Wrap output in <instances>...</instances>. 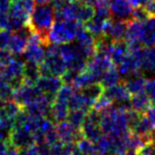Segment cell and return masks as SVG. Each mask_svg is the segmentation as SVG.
Returning a JSON list of instances; mask_svg holds the SVG:
<instances>
[{
    "mask_svg": "<svg viewBox=\"0 0 155 155\" xmlns=\"http://www.w3.org/2000/svg\"><path fill=\"white\" fill-rule=\"evenodd\" d=\"M55 21L54 9L51 1L47 3H36L30 14L27 26L33 34L40 37L45 47H48L50 43V32Z\"/></svg>",
    "mask_w": 155,
    "mask_h": 155,
    "instance_id": "6da1fadb",
    "label": "cell"
},
{
    "mask_svg": "<svg viewBox=\"0 0 155 155\" xmlns=\"http://www.w3.org/2000/svg\"><path fill=\"white\" fill-rule=\"evenodd\" d=\"M81 24L69 19H55L50 32V43L54 45L72 43L82 28Z\"/></svg>",
    "mask_w": 155,
    "mask_h": 155,
    "instance_id": "7a4b0ae2",
    "label": "cell"
},
{
    "mask_svg": "<svg viewBox=\"0 0 155 155\" xmlns=\"http://www.w3.org/2000/svg\"><path fill=\"white\" fill-rule=\"evenodd\" d=\"M41 75H54L62 76L67 69L66 63L59 54L58 45L51 44L48 47L44 61L39 64Z\"/></svg>",
    "mask_w": 155,
    "mask_h": 155,
    "instance_id": "3957f363",
    "label": "cell"
},
{
    "mask_svg": "<svg viewBox=\"0 0 155 155\" xmlns=\"http://www.w3.org/2000/svg\"><path fill=\"white\" fill-rule=\"evenodd\" d=\"M25 61L23 59L13 58L8 64L0 68V71L9 81L13 89L17 88L23 83V72H24Z\"/></svg>",
    "mask_w": 155,
    "mask_h": 155,
    "instance_id": "277c9868",
    "label": "cell"
},
{
    "mask_svg": "<svg viewBox=\"0 0 155 155\" xmlns=\"http://www.w3.org/2000/svg\"><path fill=\"white\" fill-rule=\"evenodd\" d=\"M45 46L41 43L40 37L37 34H31L28 38V43L23 52L27 61L41 64L44 61L46 56V51L44 50Z\"/></svg>",
    "mask_w": 155,
    "mask_h": 155,
    "instance_id": "5b68a950",
    "label": "cell"
},
{
    "mask_svg": "<svg viewBox=\"0 0 155 155\" xmlns=\"http://www.w3.org/2000/svg\"><path fill=\"white\" fill-rule=\"evenodd\" d=\"M41 90L38 88L37 85H26L22 83L20 86L14 89L13 98L18 105L28 106L40 99L43 96Z\"/></svg>",
    "mask_w": 155,
    "mask_h": 155,
    "instance_id": "8992f818",
    "label": "cell"
},
{
    "mask_svg": "<svg viewBox=\"0 0 155 155\" xmlns=\"http://www.w3.org/2000/svg\"><path fill=\"white\" fill-rule=\"evenodd\" d=\"M74 44L76 45L79 51L84 58L89 60L96 54V40L92 34H90L85 28H81L75 38Z\"/></svg>",
    "mask_w": 155,
    "mask_h": 155,
    "instance_id": "52a82bcc",
    "label": "cell"
},
{
    "mask_svg": "<svg viewBox=\"0 0 155 155\" xmlns=\"http://www.w3.org/2000/svg\"><path fill=\"white\" fill-rule=\"evenodd\" d=\"M127 21L128 20H122V19L117 18L113 19L112 17L106 19L104 34L112 41L124 40L127 28Z\"/></svg>",
    "mask_w": 155,
    "mask_h": 155,
    "instance_id": "ba28073f",
    "label": "cell"
},
{
    "mask_svg": "<svg viewBox=\"0 0 155 155\" xmlns=\"http://www.w3.org/2000/svg\"><path fill=\"white\" fill-rule=\"evenodd\" d=\"M34 6V0H11L9 13L27 25Z\"/></svg>",
    "mask_w": 155,
    "mask_h": 155,
    "instance_id": "9c48e42d",
    "label": "cell"
},
{
    "mask_svg": "<svg viewBox=\"0 0 155 155\" xmlns=\"http://www.w3.org/2000/svg\"><path fill=\"white\" fill-rule=\"evenodd\" d=\"M103 94L108 96L113 102H117L120 105H124L130 107V101L131 94L128 92L124 83H118L109 88H105Z\"/></svg>",
    "mask_w": 155,
    "mask_h": 155,
    "instance_id": "30bf717a",
    "label": "cell"
},
{
    "mask_svg": "<svg viewBox=\"0 0 155 155\" xmlns=\"http://www.w3.org/2000/svg\"><path fill=\"white\" fill-rule=\"evenodd\" d=\"M36 85L41 93L55 97L56 93L62 86V79L54 75H41Z\"/></svg>",
    "mask_w": 155,
    "mask_h": 155,
    "instance_id": "8fae6325",
    "label": "cell"
},
{
    "mask_svg": "<svg viewBox=\"0 0 155 155\" xmlns=\"http://www.w3.org/2000/svg\"><path fill=\"white\" fill-rule=\"evenodd\" d=\"M35 139L33 132L25 126L16 127V128L12 132V143L14 146L20 147V148H26L32 143Z\"/></svg>",
    "mask_w": 155,
    "mask_h": 155,
    "instance_id": "7c38bea8",
    "label": "cell"
},
{
    "mask_svg": "<svg viewBox=\"0 0 155 155\" xmlns=\"http://www.w3.org/2000/svg\"><path fill=\"white\" fill-rule=\"evenodd\" d=\"M111 15L117 19L130 20L131 19L132 5L128 0H110Z\"/></svg>",
    "mask_w": 155,
    "mask_h": 155,
    "instance_id": "4fadbf2b",
    "label": "cell"
},
{
    "mask_svg": "<svg viewBox=\"0 0 155 155\" xmlns=\"http://www.w3.org/2000/svg\"><path fill=\"white\" fill-rule=\"evenodd\" d=\"M128 52H130V48H128V45L127 44L126 41L124 40L113 41L109 55L110 58L112 59L113 63L116 66H118L127 58Z\"/></svg>",
    "mask_w": 155,
    "mask_h": 155,
    "instance_id": "5bb4252c",
    "label": "cell"
},
{
    "mask_svg": "<svg viewBox=\"0 0 155 155\" xmlns=\"http://www.w3.org/2000/svg\"><path fill=\"white\" fill-rule=\"evenodd\" d=\"M141 45L144 47L155 46V16H149L141 22Z\"/></svg>",
    "mask_w": 155,
    "mask_h": 155,
    "instance_id": "9a60e30c",
    "label": "cell"
},
{
    "mask_svg": "<svg viewBox=\"0 0 155 155\" xmlns=\"http://www.w3.org/2000/svg\"><path fill=\"white\" fill-rule=\"evenodd\" d=\"M56 132H58L59 138H61V140L66 143L75 142L76 140H79V138L81 137V132L78 130L76 127H74L70 123L60 122Z\"/></svg>",
    "mask_w": 155,
    "mask_h": 155,
    "instance_id": "2e32d148",
    "label": "cell"
},
{
    "mask_svg": "<svg viewBox=\"0 0 155 155\" xmlns=\"http://www.w3.org/2000/svg\"><path fill=\"white\" fill-rule=\"evenodd\" d=\"M140 67L141 72L155 73V48L153 47L141 48Z\"/></svg>",
    "mask_w": 155,
    "mask_h": 155,
    "instance_id": "e0dca14e",
    "label": "cell"
},
{
    "mask_svg": "<svg viewBox=\"0 0 155 155\" xmlns=\"http://www.w3.org/2000/svg\"><path fill=\"white\" fill-rule=\"evenodd\" d=\"M151 105H152V103H151L150 99L145 94L144 91L137 94H134L130 97V109L139 113V114H145L147 110L151 107Z\"/></svg>",
    "mask_w": 155,
    "mask_h": 155,
    "instance_id": "ac0fdd59",
    "label": "cell"
},
{
    "mask_svg": "<svg viewBox=\"0 0 155 155\" xmlns=\"http://www.w3.org/2000/svg\"><path fill=\"white\" fill-rule=\"evenodd\" d=\"M27 43L28 37H26L20 32H13L7 50H9L13 54H21L24 52Z\"/></svg>",
    "mask_w": 155,
    "mask_h": 155,
    "instance_id": "d6986e66",
    "label": "cell"
},
{
    "mask_svg": "<svg viewBox=\"0 0 155 155\" xmlns=\"http://www.w3.org/2000/svg\"><path fill=\"white\" fill-rule=\"evenodd\" d=\"M41 77L39 64L27 61L24 65L23 83L26 85H36L38 79Z\"/></svg>",
    "mask_w": 155,
    "mask_h": 155,
    "instance_id": "ffe728a7",
    "label": "cell"
},
{
    "mask_svg": "<svg viewBox=\"0 0 155 155\" xmlns=\"http://www.w3.org/2000/svg\"><path fill=\"white\" fill-rule=\"evenodd\" d=\"M146 81L147 79L144 76L138 74V75H134V76L128 77L127 79V81L124 82V85L127 86L128 92L131 95H134V94H137L144 91Z\"/></svg>",
    "mask_w": 155,
    "mask_h": 155,
    "instance_id": "44dd1931",
    "label": "cell"
},
{
    "mask_svg": "<svg viewBox=\"0 0 155 155\" xmlns=\"http://www.w3.org/2000/svg\"><path fill=\"white\" fill-rule=\"evenodd\" d=\"M105 21H106V19L100 18L95 15L92 19H90L89 21H87L86 23H84V28L90 34H92L95 39H97V38L105 35L104 34Z\"/></svg>",
    "mask_w": 155,
    "mask_h": 155,
    "instance_id": "7402d4cb",
    "label": "cell"
},
{
    "mask_svg": "<svg viewBox=\"0 0 155 155\" xmlns=\"http://www.w3.org/2000/svg\"><path fill=\"white\" fill-rule=\"evenodd\" d=\"M120 82V74L119 72L118 67L115 64L107 69V71L104 73L103 77L100 80V83L104 87V89L114 86Z\"/></svg>",
    "mask_w": 155,
    "mask_h": 155,
    "instance_id": "603a6c76",
    "label": "cell"
},
{
    "mask_svg": "<svg viewBox=\"0 0 155 155\" xmlns=\"http://www.w3.org/2000/svg\"><path fill=\"white\" fill-rule=\"evenodd\" d=\"M69 113V107L68 104L63 101L56 100L52 103L51 106V114L54 118L58 122H63L64 120L67 119Z\"/></svg>",
    "mask_w": 155,
    "mask_h": 155,
    "instance_id": "cb8c5ba5",
    "label": "cell"
},
{
    "mask_svg": "<svg viewBox=\"0 0 155 155\" xmlns=\"http://www.w3.org/2000/svg\"><path fill=\"white\" fill-rule=\"evenodd\" d=\"M94 82H97V81L95 80V78L93 77V75L85 68L84 70H82L81 72H79L76 75V77L73 79L71 84H72L73 88L80 90V89L85 88L86 86L92 84Z\"/></svg>",
    "mask_w": 155,
    "mask_h": 155,
    "instance_id": "d4e9b609",
    "label": "cell"
},
{
    "mask_svg": "<svg viewBox=\"0 0 155 155\" xmlns=\"http://www.w3.org/2000/svg\"><path fill=\"white\" fill-rule=\"evenodd\" d=\"M94 16H95V7L79 2L76 21L80 22V23H86Z\"/></svg>",
    "mask_w": 155,
    "mask_h": 155,
    "instance_id": "484cf974",
    "label": "cell"
},
{
    "mask_svg": "<svg viewBox=\"0 0 155 155\" xmlns=\"http://www.w3.org/2000/svg\"><path fill=\"white\" fill-rule=\"evenodd\" d=\"M13 87L0 71V101H8L13 98Z\"/></svg>",
    "mask_w": 155,
    "mask_h": 155,
    "instance_id": "4316f807",
    "label": "cell"
},
{
    "mask_svg": "<svg viewBox=\"0 0 155 155\" xmlns=\"http://www.w3.org/2000/svg\"><path fill=\"white\" fill-rule=\"evenodd\" d=\"M86 113H87L86 111L80 109L71 110V112L68 113V116H67L68 122L71 124H73L74 127H79L84 123V120L86 119Z\"/></svg>",
    "mask_w": 155,
    "mask_h": 155,
    "instance_id": "83f0119b",
    "label": "cell"
},
{
    "mask_svg": "<svg viewBox=\"0 0 155 155\" xmlns=\"http://www.w3.org/2000/svg\"><path fill=\"white\" fill-rule=\"evenodd\" d=\"M95 15L100 18L108 19L111 17V8L110 0H98L95 4Z\"/></svg>",
    "mask_w": 155,
    "mask_h": 155,
    "instance_id": "f1b7e54d",
    "label": "cell"
},
{
    "mask_svg": "<svg viewBox=\"0 0 155 155\" xmlns=\"http://www.w3.org/2000/svg\"><path fill=\"white\" fill-rule=\"evenodd\" d=\"M113 101L110 99L108 96H106L105 94H102V95L96 100L95 104H94V108H95L96 111L98 112H102L109 108L110 106H112Z\"/></svg>",
    "mask_w": 155,
    "mask_h": 155,
    "instance_id": "f546056e",
    "label": "cell"
},
{
    "mask_svg": "<svg viewBox=\"0 0 155 155\" xmlns=\"http://www.w3.org/2000/svg\"><path fill=\"white\" fill-rule=\"evenodd\" d=\"M79 151L84 155H92L97 151V147L94 146L91 141L86 139V140H81L78 143V148Z\"/></svg>",
    "mask_w": 155,
    "mask_h": 155,
    "instance_id": "4dcf8cb0",
    "label": "cell"
},
{
    "mask_svg": "<svg viewBox=\"0 0 155 155\" xmlns=\"http://www.w3.org/2000/svg\"><path fill=\"white\" fill-rule=\"evenodd\" d=\"M149 16L150 15L145 7H134V9L132 10V13H131L132 20H135L138 22L145 21Z\"/></svg>",
    "mask_w": 155,
    "mask_h": 155,
    "instance_id": "1f68e13d",
    "label": "cell"
},
{
    "mask_svg": "<svg viewBox=\"0 0 155 155\" xmlns=\"http://www.w3.org/2000/svg\"><path fill=\"white\" fill-rule=\"evenodd\" d=\"M144 92L148 96L151 103L155 104V78L147 79Z\"/></svg>",
    "mask_w": 155,
    "mask_h": 155,
    "instance_id": "d6a6232c",
    "label": "cell"
},
{
    "mask_svg": "<svg viewBox=\"0 0 155 155\" xmlns=\"http://www.w3.org/2000/svg\"><path fill=\"white\" fill-rule=\"evenodd\" d=\"M12 33L13 32L9 31V30H0V48H8Z\"/></svg>",
    "mask_w": 155,
    "mask_h": 155,
    "instance_id": "836d02e7",
    "label": "cell"
},
{
    "mask_svg": "<svg viewBox=\"0 0 155 155\" xmlns=\"http://www.w3.org/2000/svg\"><path fill=\"white\" fill-rule=\"evenodd\" d=\"M13 54L7 48H0V68L4 67L13 58Z\"/></svg>",
    "mask_w": 155,
    "mask_h": 155,
    "instance_id": "e575fe53",
    "label": "cell"
},
{
    "mask_svg": "<svg viewBox=\"0 0 155 155\" xmlns=\"http://www.w3.org/2000/svg\"><path fill=\"white\" fill-rule=\"evenodd\" d=\"M145 116H146L147 120H148L152 130L155 131V104L151 105V107L146 111Z\"/></svg>",
    "mask_w": 155,
    "mask_h": 155,
    "instance_id": "d590c367",
    "label": "cell"
},
{
    "mask_svg": "<svg viewBox=\"0 0 155 155\" xmlns=\"http://www.w3.org/2000/svg\"><path fill=\"white\" fill-rule=\"evenodd\" d=\"M137 153L138 155H155V147L153 146L152 142L149 141Z\"/></svg>",
    "mask_w": 155,
    "mask_h": 155,
    "instance_id": "8d00e7d4",
    "label": "cell"
},
{
    "mask_svg": "<svg viewBox=\"0 0 155 155\" xmlns=\"http://www.w3.org/2000/svg\"><path fill=\"white\" fill-rule=\"evenodd\" d=\"M22 155H41L40 154V151H39V148H38V146H32L30 145L28 147H26L23 150V153Z\"/></svg>",
    "mask_w": 155,
    "mask_h": 155,
    "instance_id": "74e56055",
    "label": "cell"
},
{
    "mask_svg": "<svg viewBox=\"0 0 155 155\" xmlns=\"http://www.w3.org/2000/svg\"><path fill=\"white\" fill-rule=\"evenodd\" d=\"M128 1L130 2L132 7H145L150 2V0H128Z\"/></svg>",
    "mask_w": 155,
    "mask_h": 155,
    "instance_id": "f35d334b",
    "label": "cell"
},
{
    "mask_svg": "<svg viewBox=\"0 0 155 155\" xmlns=\"http://www.w3.org/2000/svg\"><path fill=\"white\" fill-rule=\"evenodd\" d=\"M150 16H155V0H150V2L145 6Z\"/></svg>",
    "mask_w": 155,
    "mask_h": 155,
    "instance_id": "ab89813d",
    "label": "cell"
},
{
    "mask_svg": "<svg viewBox=\"0 0 155 155\" xmlns=\"http://www.w3.org/2000/svg\"><path fill=\"white\" fill-rule=\"evenodd\" d=\"M80 3L83 4H87V5H91V6H95V4L98 2V0H77Z\"/></svg>",
    "mask_w": 155,
    "mask_h": 155,
    "instance_id": "60d3db41",
    "label": "cell"
},
{
    "mask_svg": "<svg viewBox=\"0 0 155 155\" xmlns=\"http://www.w3.org/2000/svg\"><path fill=\"white\" fill-rule=\"evenodd\" d=\"M115 155H138V153L137 152V151L127 150V151H124V152H120V153L115 154Z\"/></svg>",
    "mask_w": 155,
    "mask_h": 155,
    "instance_id": "b9f144b4",
    "label": "cell"
},
{
    "mask_svg": "<svg viewBox=\"0 0 155 155\" xmlns=\"http://www.w3.org/2000/svg\"><path fill=\"white\" fill-rule=\"evenodd\" d=\"M151 142H152L153 146L155 147V135H152V138H151Z\"/></svg>",
    "mask_w": 155,
    "mask_h": 155,
    "instance_id": "7bdbcfd3",
    "label": "cell"
},
{
    "mask_svg": "<svg viewBox=\"0 0 155 155\" xmlns=\"http://www.w3.org/2000/svg\"><path fill=\"white\" fill-rule=\"evenodd\" d=\"M92 155H106V154H104V153H101V152H99V151H96V152L95 153H93Z\"/></svg>",
    "mask_w": 155,
    "mask_h": 155,
    "instance_id": "ee69618b",
    "label": "cell"
},
{
    "mask_svg": "<svg viewBox=\"0 0 155 155\" xmlns=\"http://www.w3.org/2000/svg\"><path fill=\"white\" fill-rule=\"evenodd\" d=\"M67 1H74V0H67Z\"/></svg>",
    "mask_w": 155,
    "mask_h": 155,
    "instance_id": "f6af8a7d",
    "label": "cell"
}]
</instances>
